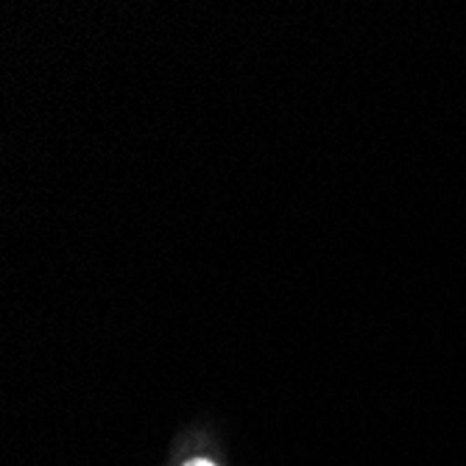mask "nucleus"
<instances>
[{
  "label": "nucleus",
  "instance_id": "f257e3e1",
  "mask_svg": "<svg viewBox=\"0 0 466 466\" xmlns=\"http://www.w3.org/2000/svg\"><path fill=\"white\" fill-rule=\"evenodd\" d=\"M185 466H216L213 461H204V458H198V461H190V463H185Z\"/></svg>",
  "mask_w": 466,
  "mask_h": 466
}]
</instances>
